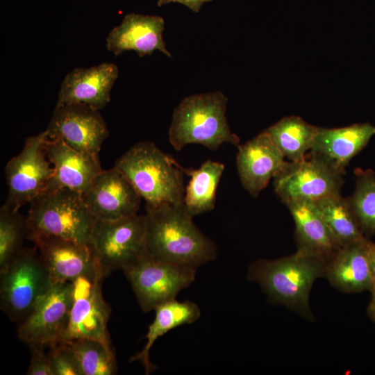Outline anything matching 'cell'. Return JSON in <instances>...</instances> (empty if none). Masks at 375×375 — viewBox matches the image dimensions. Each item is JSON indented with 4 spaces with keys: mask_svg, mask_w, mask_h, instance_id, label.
Masks as SVG:
<instances>
[{
    "mask_svg": "<svg viewBox=\"0 0 375 375\" xmlns=\"http://www.w3.org/2000/svg\"><path fill=\"white\" fill-rule=\"evenodd\" d=\"M165 28V20L160 16L129 13L110 31L106 46L115 56L134 51L142 58L160 51L172 58L162 38Z\"/></svg>",
    "mask_w": 375,
    "mask_h": 375,
    "instance_id": "d6986e66",
    "label": "cell"
},
{
    "mask_svg": "<svg viewBox=\"0 0 375 375\" xmlns=\"http://www.w3.org/2000/svg\"><path fill=\"white\" fill-rule=\"evenodd\" d=\"M223 163L208 159L199 169H182L190 180L185 188L183 206L192 217L215 208L218 184L224 170Z\"/></svg>",
    "mask_w": 375,
    "mask_h": 375,
    "instance_id": "cb8c5ba5",
    "label": "cell"
},
{
    "mask_svg": "<svg viewBox=\"0 0 375 375\" xmlns=\"http://www.w3.org/2000/svg\"><path fill=\"white\" fill-rule=\"evenodd\" d=\"M144 312L176 299L195 278L197 269L144 256L124 270Z\"/></svg>",
    "mask_w": 375,
    "mask_h": 375,
    "instance_id": "9c48e42d",
    "label": "cell"
},
{
    "mask_svg": "<svg viewBox=\"0 0 375 375\" xmlns=\"http://www.w3.org/2000/svg\"><path fill=\"white\" fill-rule=\"evenodd\" d=\"M90 246L108 275L146 256V217L138 215L115 220L96 219Z\"/></svg>",
    "mask_w": 375,
    "mask_h": 375,
    "instance_id": "52a82bcc",
    "label": "cell"
},
{
    "mask_svg": "<svg viewBox=\"0 0 375 375\" xmlns=\"http://www.w3.org/2000/svg\"><path fill=\"white\" fill-rule=\"evenodd\" d=\"M369 240L341 247L328 262L324 278L340 292L352 294L370 290Z\"/></svg>",
    "mask_w": 375,
    "mask_h": 375,
    "instance_id": "7402d4cb",
    "label": "cell"
},
{
    "mask_svg": "<svg viewBox=\"0 0 375 375\" xmlns=\"http://www.w3.org/2000/svg\"><path fill=\"white\" fill-rule=\"evenodd\" d=\"M228 97L222 92L194 94L185 97L175 108L168 131L176 151L190 144L217 150L224 143L239 145L226 115Z\"/></svg>",
    "mask_w": 375,
    "mask_h": 375,
    "instance_id": "277c9868",
    "label": "cell"
},
{
    "mask_svg": "<svg viewBox=\"0 0 375 375\" xmlns=\"http://www.w3.org/2000/svg\"><path fill=\"white\" fill-rule=\"evenodd\" d=\"M74 300L71 282L52 284L29 316L18 327V336L30 345L49 347L60 342Z\"/></svg>",
    "mask_w": 375,
    "mask_h": 375,
    "instance_id": "7c38bea8",
    "label": "cell"
},
{
    "mask_svg": "<svg viewBox=\"0 0 375 375\" xmlns=\"http://www.w3.org/2000/svg\"><path fill=\"white\" fill-rule=\"evenodd\" d=\"M342 176L324 160L309 153L300 161L286 162L274 177V188L285 205L296 201L315 202L340 194Z\"/></svg>",
    "mask_w": 375,
    "mask_h": 375,
    "instance_id": "30bf717a",
    "label": "cell"
},
{
    "mask_svg": "<svg viewBox=\"0 0 375 375\" xmlns=\"http://www.w3.org/2000/svg\"><path fill=\"white\" fill-rule=\"evenodd\" d=\"M155 318L149 326L144 348L133 356L131 362L140 361L146 374L153 372L156 366L149 359V351L157 339L172 329L183 324H192L197 320L201 312L199 306L190 301H178L174 299L155 308Z\"/></svg>",
    "mask_w": 375,
    "mask_h": 375,
    "instance_id": "603a6c76",
    "label": "cell"
},
{
    "mask_svg": "<svg viewBox=\"0 0 375 375\" xmlns=\"http://www.w3.org/2000/svg\"><path fill=\"white\" fill-rule=\"evenodd\" d=\"M119 75L116 65L103 62L88 68H75L64 78L56 106L83 103L97 110L106 107Z\"/></svg>",
    "mask_w": 375,
    "mask_h": 375,
    "instance_id": "e0dca14e",
    "label": "cell"
},
{
    "mask_svg": "<svg viewBox=\"0 0 375 375\" xmlns=\"http://www.w3.org/2000/svg\"><path fill=\"white\" fill-rule=\"evenodd\" d=\"M76 356L81 375H112L117 369L115 353L103 342L91 338L68 342Z\"/></svg>",
    "mask_w": 375,
    "mask_h": 375,
    "instance_id": "4316f807",
    "label": "cell"
},
{
    "mask_svg": "<svg viewBox=\"0 0 375 375\" xmlns=\"http://www.w3.org/2000/svg\"><path fill=\"white\" fill-rule=\"evenodd\" d=\"M0 274L1 308L20 324L52 285L49 273L35 247L24 249Z\"/></svg>",
    "mask_w": 375,
    "mask_h": 375,
    "instance_id": "8992f818",
    "label": "cell"
},
{
    "mask_svg": "<svg viewBox=\"0 0 375 375\" xmlns=\"http://www.w3.org/2000/svg\"><path fill=\"white\" fill-rule=\"evenodd\" d=\"M319 128L300 117L290 116L265 131L285 158L297 162L305 158L312 149Z\"/></svg>",
    "mask_w": 375,
    "mask_h": 375,
    "instance_id": "d4e9b609",
    "label": "cell"
},
{
    "mask_svg": "<svg viewBox=\"0 0 375 375\" xmlns=\"http://www.w3.org/2000/svg\"><path fill=\"white\" fill-rule=\"evenodd\" d=\"M367 312L369 317L375 322V294L372 295L371 301L368 305Z\"/></svg>",
    "mask_w": 375,
    "mask_h": 375,
    "instance_id": "836d02e7",
    "label": "cell"
},
{
    "mask_svg": "<svg viewBox=\"0 0 375 375\" xmlns=\"http://www.w3.org/2000/svg\"><path fill=\"white\" fill-rule=\"evenodd\" d=\"M374 135L375 126L369 123L334 128L319 127L310 153L344 175L351 160Z\"/></svg>",
    "mask_w": 375,
    "mask_h": 375,
    "instance_id": "ffe728a7",
    "label": "cell"
},
{
    "mask_svg": "<svg viewBox=\"0 0 375 375\" xmlns=\"http://www.w3.org/2000/svg\"><path fill=\"white\" fill-rule=\"evenodd\" d=\"M324 223L340 247L364 241L362 233L348 199L340 193L315 202Z\"/></svg>",
    "mask_w": 375,
    "mask_h": 375,
    "instance_id": "484cf974",
    "label": "cell"
},
{
    "mask_svg": "<svg viewBox=\"0 0 375 375\" xmlns=\"http://www.w3.org/2000/svg\"><path fill=\"white\" fill-rule=\"evenodd\" d=\"M213 0H158L157 6L161 7L171 3H178L188 7L192 12L199 13L202 6Z\"/></svg>",
    "mask_w": 375,
    "mask_h": 375,
    "instance_id": "1f68e13d",
    "label": "cell"
},
{
    "mask_svg": "<svg viewBox=\"0 0 375 375\" xmlns=\"http://www.w3.org/2000/svg\"><path fill=\"white\" fill-rule=\"evenodd\" d=\"M355 174V191L348 199L364 235H375V174L362 169Z\"/></svg>",
    "mask_w": 375,
    "mask_h": 375,
    "instance_id": "f1b7e54d",
    "label": "cell"
},
{
    "mask_svg": "<svg viewBox=\"0 0 375 375\" xmlns=\"http://www.w3.org/2000/svg\"><path fill=\"white\" fill-rule=\"evenodd\" d=\"M148 206L183 204L182 166L153 142H140L115 162V166Z\"/></svg>",
    "mask_w": 375,
    "mask_h": 375,
    "instance_id": "3957f363",
    "label": "cell"
},
{
    "mask_svg": "<svg viewBox=\"0 0 375 375\" xmlns=\"http://www.w3.org/2000/svg\"><path fill=\"white\" fill-rule=\"evenodd\" d=\"M83 197L92 215L101 220H115L138 214L142 199L115 167L102 170Z\"/></svg>",
    "mask_w": 375,
    "mask_h": 375,
    "instance_id": "9a60e30c",
    "label": "cell"
},
{
    "mask_svg": "<svg viewBox=\"0 0 375 375\" xmlns=\"http://www.w3.org/2000/svg\"><path fill=\"white\" fill-rule=\"evenodd\" d=\"M237 147L236 166L240 180L243 188L257 197L270 179L283 168L285 156L265 131Z\"/></svg>",
    "mask_w": 375,
    "mask_h": 375,
    "instance_id": "2e32d148",
    "label": "cell"
},
{
    "mask_svg": "<svg viewBox=\"0 0 375 375\" xmlns=\"http://www.w3.org/2000/svg\"><path fill=\"white\" fill-rule=\"evenodd\" d=\"M44 347L30 345L31 358L26 374L28 375H53L51 356L43 350Z\"/></svg>",
    "mask_w": 375,
    "mask_h": 375,
    "instance_id": "4dcf8cb0",
    "label": "cell"
},
{
    "mask_svg": "<svg viewBox=\"0 0 375 375\" xmlns=\"http://www.w3.org/2000/svg\"><path fill=\"white\" fill-rule=\"evenodd\" d=\"M147 256L197 269L217 256L215 243L194 224L183 205H146Z\"/></svg>",
    "mask_w": 375,
    "mask_h": 375,
    "instance_id": "6da1fadb",
    "label": "cell"
},
{
    "mask_svg": "<svg viewBox=\"0 0 375 375\" xmlns=\"http://www.w3.org/2000/svg\"><path fill=\"white\" fill-rule=\"evenodd\" d=\"M28 238H56L90 244L96 219L83 195L67 188L45 191L30 203Z\"/></svg>",
    "mask_w": 375,
    "mask_h": 375,
    "instance_id": "5b68a950",
    "label": "cell"
},
{
    "mask_svg": "<svg viewBox=\"0 0 375 375\" xmlns=\"http://www.w3.org/2000/svg\"><path fill=\"white\" fill-rule=\"evenodd\" d=\"M28 235L26 217L4 204L0 210V272L3 271L24 249Z\"/></svg>",
    "mask_w": 375,
    "mask_h": 375,
    "instance_id": "83f0119b",
    "label": "cell"
},
{
    "mask_svg": "<svg viewBox=\"0 0 375 375\" xmlns=\"http://www.w3.org/2000/svg\"><path fill=\"white\" fill-rule=\"evenodd\" d=\"M286 206L295 224L297 251L328 262L341 247L324 223L315 203L296 201Z\"/></svg>",
    "mask_w": 375,
    "mask_h": 375,
    "instance_id": "44dd1931",
    "label": "cell"
},
{
    "mask_svg": "<svg viewBox=\"0 0 375 375\" xmlns=\"http://www.w3.org/2000/svg\"><path fill=\"white\" fill-rule=\"evenodd\" d=\"M106 276L100 266L94 277L80 278L73 282L74 300L69 321L60 342L91 338L110 345L107 329L110 310L101 290Z\"/></svg>",
    "mask_w": 375,
    "mask_h": 375,
    "instance_id": "8fae6325",
    "label": "cell"
},
{
    "mask_svg": "<svg viewBox=\"0 0 375 375\" xmlns=\"http://www.w3.org/2000/svg\"><path fill=\"white\" fill-rule=\"evenodd\" d=\"M369 267L371 278L370 293L375 294V243L369 240L368 242Z\"/></svg>",
    "mask_w": 375,
    "mask_h": 375,
    "instance_id": "d6a6232c",
    "label": "cell"
},
{
    "mask_svg": "<svg viewBox=\"0 0 375 375\" xmlns=\"http://www.w3.org/2000/svg\"><path fill=\"white\" fill-rule=\"evenodd\" d=\"M44 131L49 140H60L76 150L97 156L109 133L99 110L83 103L56 106Z\"/></svg>",
    "mask_w": 375,
    "mask_h": 375,
    "instance_id": "4fadbf2b",
    "label": "cell"
},
{
    "mask_svg": "<svg viewBox=\"0 0 375 375\" xmlns=\"http://www.w3.org/2000/svg\"><path fill=\"white\" fill-rule=\"evenodd\" d=\"M33 242L52 284L92 278L100 267L90 244L56 238Z\"/></svg>",
    "mask_w": 375,
    "mask_h": 375,
    "instance_id": "5bb4252c",
    "label": "cell"
},
{
    "mask_svg": "<svg viewBox=\"0 0 375 375\" xmlns=\"http://www.w3.org/2000/svg\"><path fill=\"white\" fill-rule=\"evenodd\" d=\"M327 263L319 258L297 251L278 259L253 262L248 269L247 279L258 283L272 303L312 322L315 317L309 296L315 281L324 278Z\"/></svg>",
    "mask_w": 375,
    "mask_h": 375,
    "instance_id": "7a4b0ae2",
    "label": "cell"
},
{
    "mask_svg": "<svg viewBox=\"0 0 375 375\" xmlns=\"http://www.w3.org/2000/svg\"><path fill=\"white\" fill-rule=\"evenodd\" d=\"M46 150L53 174L45 191L67 188L83 195L103 170L99 156L76 150L62 140H47Z\"/></svg>",
    "mask_w": 375,
    "mask_h": 375,
    "instance_id": "ac0fdd59",
    "label": "cell"
},
{
    "mask_svg": "<svg viewBox=\"0 0 375 375\" xmlns=\"http://www.w3.org/2000/svg\"><path fill=\"white\" fill-rule=\"evenodd\" d=\"M53 375H81L74 353L68 342L49 346Z\"/></svg>",
    "mask_w": 375,
    "mask_h": 375,
    "instance_id": "f546056e",
    "label": "cell"
},
{
    "mask_svg": "<svg viewBox=\"0 0 375 375\" xmlns=\"http://www.w3.org/2000/svg\"><path fill=\"white\" fill-rule=\"evenodd\" d=\"M45 131L26 138L21 152L5 168L8 197L4 205L19 209L44 192L53 174L47 155Z\"/></svg>",
    "mask_w": 375,
    "mask_h": 375,
    "instance_id": "ba28073f",
    "label": "cell"
}]
</instances>
